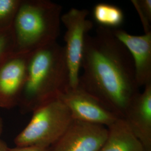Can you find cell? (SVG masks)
<instances>
[{"instance_id": "3957f363", "label": "cell", "mask_w": 151, "mask_h": 151, "mask_svg": "<svg viewBox=\"0 0 151 151\" xmlns=\"http://www.w3.org/2000/svg\"><path fill=\"white\" fill-rule=\"evenodd\" d=\"M62 6L48 0H21L12 25L15 53H30L57 41Z\"/></svg>"}, {"instance_id": "52a82bcc", "label": "cell", "mask_w": 151, "mask_h": 151, "mask_svg": "<svg viewBox=\"0 0 151 151\" xmlns=\"http://www.w3.org/2000/svg\"><path fill=\"white\" fill-rule=\"evenodd\" d=\"M105 126L73 120L51 151H99L108 136Z\"/></svg>"}, {"instance_id": "7a4b0ae2", "label": "cell", "mask_w": 151, "mask_h": 151, "mask_svg": "<svg viewBox=\"0 0 151 151\" xmlns=\"http://www.w3.org/2000/svg\"><path fill=\"white\" fill-rule=\"evenodd\" d=\"M68 87L70 74L65 48L56 41L29 53L17 106L22 114L32 112L58 98Z\"/></svg>"}, {"instance_id": "4fadbf2b", "label": "cell", "mask_w": 151, "mask_h": 151, "mask_svg": "<svg viewBox=\"0 0 151 151\" xmlns=\"http://www.w3.org/2000/svg\"><path fill=\"white\" fill-rule=\"evenodd\" d=\"M21 0H0V32L12 27Z\"/></svg>"}, {"instance_id": "7c38bea8", "label": "cell", "mask_w": 151, "mask_h": 151, "mask_svg": "<svg viewBox=\"0 0 151 151\" xmlns=\"http://www.w3.org/2000/svg\"><path fill=\"white\" fill-rule=\"evenodd\" d=\"M93 17L99 26L111 29H118L123 23V11L116 6L99 3L93 9Z\"/></svg>"}, {"instance_id": "e0dca14e", "label": "cell", "mask_w": 151, "mask_h": 151, "mask_svg": "<svg viewBox=\"0 0 151 151\" xmlns=\"http://www.w3.org/2000/svg\"><path fill=\"white\" fill-rule=\"evenodd\" d=\"M8 146L5 141L0 139V151H7Z\"/></svg>"}, {"instance_id": "8992f818", "label": "cell", "mask_w": 151, "mask_h": 151, "mask_svg": "<svg viewBox=\"0 0 151 151\" xmlns=\"http://www.w3.org/2000/svg\"><path fill=\"white\" fill-rule=\"evenodd\" d=\"M58 98L70 110L73 120L108 128L120 118L97 98L79 86L68 87Z\"/></svg>"}, {"instance_id": "277c9868", "label": "cell", "mask_w": 151, "mask_h": 151, "mask_svg": "<svg viewBox=\"0 0 151 151\" xmlns=\"http://www.w3.org/2000/svg\"><path fill=\"white\" fill-rule=\"evenodd\" d=\"M25 128L16 136V147L50 148L70 127L73 118L70 110L58 98L35 109Z\"/></svg>"}, {"instance_id": "9a60e30c", "label": "cell", "mask_w": 151, "mask_h": 151, "mask_svg": "<svg viewBox=\"0 0 151 151\" xmlns=\"http://www.w3.org/2000/svg\"><path fill=\"white\" fill-rule=\"evenodd\" d=\"M15 52V40L11 27L6 31L0 32V65Z\"/></svg>"}, {"instance_id": "6da1fadb", "label": "cell", "mask_w": 151, "mask_h": 151, "mask_svg": "<svg viewBox=\"0 0 151 151\" xmlns=\"http://www.w3.org/2000/svg\"><path fill=\"white\" fill-rule=\"evenodd\" d=\"M78 85L123 118L130 104L140 92L133 60L111 29L99 26L87 35Z\"/></svg>"}, {"instance_id": "5b68a950", "label": "cell", "mask_w": 151, "mask_h": 151, "mask_svg": "<svg viewBox=\"0 0 151 151\" xmlns=\"http://www.w3.org/2000/svg\"><path fill=\"white\" fill-rule=\"evenodd\" d=\"M86 9L72 8L61 16V22L66 28L64 40L65 55L70 74V87L78 85L80 71L85 42L93 23L87 17Z\"/></svg>"}, {"instance_id": "30bf717a", "label": "cell", "mask_w": 151, "mask_h": 151, "mask_svg": "<svg viewBox=\"0 0 151 151\" xmlns=\"http://www.w3.org/2000/svg\"><path fill=\"white\" fill-rule=\"evenodd\" d=\"M123 119L145 151H151V83L133 100Z\"/></svg>"}, {"instance_id": "ac0fdd59", "label": "cell", "mask_w": 151, "mask_h": 151, "mask_svg": "<svg viewBox=\"0 0 151 151\" xmlns=\"http://www.w3.org/2000/svg\"><path fill=\"white\" fill-rule=\"evenodd\" d=\"M3 128H4V123L3 120L2 118L0 116V136L1 135L2 131H3Z\"/></svg>"}, {"instance_id": "8fae6325", "label": "cell", "mask_w": 151, "mask_h": 151, "mask_svg": "<svg viewBox=\"0 0 151 151\" xmlns=\"http://www.w3.org/2000/svg\"><path fill=\"white\" fill-rule=\"evenodd\" d=\"M108 130L106 139L99 151H145L124 119L119 118Z\"/></svg>"}, {"instance_id": "2e32d148", "label": "cell", "mask_w": 151, "mask_h": 151, "mask_svg": "<svg viewBox=\"0 0 151 151\" xmlns=\"http://www.w3.org/2000/svg\"><path fill=\"white\" fill-rule=\"evenodd\" d=\"M7 151H51L50 148H42L35 146L15 147L14 148L8 147Z\"/></svg>"}, {"instance_id": "5bb4252c", "label": "cell", "mask_w": 151, "mask_h": 151, "mask_svg": "<svg viewBox=\"0 0 151 151\" xmlns=\"http://www.w3.org/2000/svg\"><path fill=\"white\" fill-rule=\"evenodd\" d=\"M131 2L139 16L145 33L150 32L151 0H132Z\"/></svg>"}, {"instance_id": "9c48e42d", "label": "cell", "mask_w": 151, "mask_h": 151, "mask_svg": "<svg viewBox=\"0 0 151 151\" xmlns=\"http://www.w3.org/2000/svg\"><path fill=\"white\" fill-rule=\"evenodd\" d=\"M115 37L128 50L134 63L138 86L151 83V32L133 35L122 29H112Z\"/></svg>"}, {"instance_id": "ba28073f", "label": "cell", "mask_w": 151, "mask_h": 151, "mask_svg": "<svg viewBox=\"0 0 151 151\" xmlns=\"http://www.w3.org/2000/svg\"><path fill=\"white\" fill-rule=\"evenodd\" d=\"M29 53H14L0 65V108L17 106L25 81Z\"/></svg>"}]
</instances>
